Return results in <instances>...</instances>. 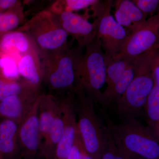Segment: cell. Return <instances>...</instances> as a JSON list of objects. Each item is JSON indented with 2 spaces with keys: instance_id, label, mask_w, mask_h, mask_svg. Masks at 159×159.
Listing matches in <instances>:
<instances>
[{
  "instance_id": "obj_1",
  "label": "cell",
  "mask_w": 159,
  "mask_h": 159,
  "mask_svg": "<svg viewBox=\"0 0 159 159\" xmlns=\"http://www.w3.org/2000/svg\"><path fill=\"white\" fill-rule=\"evenodd\" d=\"M77 45L70 48L68 44L61 48L49 53H40L43 80L55 97L75 93L77 73L84 54Z\"/></svg>"
},
{
  "instance_id": "obj_2",
  "label": "cell",
  "mask_w": 159,
  "mask_h": 159,
  "mask_svg": "<svg viewBox=\"0 0 159 159\" xmlns=\"http://www.w3.org/2000/svg\"><path fill=\"white\" fill-rule=\"evenodd\" d=\"M158 48L133 57V78L115 105L117 115L122 120L144 117L147 99L154 85L152 64L155 52Z\"/></svg>"
},
{
  "instance_id": "obj_3",
  "label": "cell",
  "mask_w": 159,
  "mask_h": 159,
  "mask_svg": "<svg viewBox=\"0 0 159 159\" xmlns=\"http://www.w3.org/2000/svg\"><path fill=\"white\" fill-rule=\"evenodd\" d=\"M107 126L117 148L123 153L142 159H159V137L137 119L114 124L105 115Z\"/></svg>"
},
{
  "instance_id": "obj_4",
  "label": "cell",
  "mask_w": 159,
  "mask_h": 159,
  "mask_svg": "<svg viewBox=\"0 0 159 159\" xmlns=\"http://www.w3.org/2000/svg\"><path fill=\"white\" fill-rule=\"evenodd\" d=\"M77 126L86 151L93 159H101L109 138V130L97 115L95 103L82 91L76 90Z\"/></svg>"
},
{
  "instance_id": "obj_5",
  "label": "cell",
  "mask_w": 159,
  "mask_h": 159,
  "mask_svg": "<svg viewBox=\"0 0 159 159\" xmlns=\"http://www.w3.org/2000/svg\"><path fill=\"white\" fill-rule=\"evenodd\" d=\"M106 78L105 55L96 36L85 47V53L77 73L75 91H82L97 105V103H100L102 94L101 89L105 84Z\"/></svg>"
},
{
  "instance_id": "obj_6",
  "label": "cell",
  "mask_w": 159,
  "mask_h": 159,
  "mask_svg": "<svg viewBox=\"0 0 159 159\" xmlns=\"http://www.w3.org/2000/svg\"><path fill=\"white\" fill-rule=\"evenodd\" d=\"M113 3L111 0H97L91 7L95 18L96 37L105 58L113 60L122 51L129 35L126 30L111 14Z\"/></svg>"
},
{
  "instance_id": "obj_7",
  "label": "cell",
  "mask_w": 159,
  "mask_h": 159,
  "mask_svg": "<svg viewBox=\"0 0 159 159\" xmlns=\"http://www.w3.org/2000/svg\"><path fill=\"white\" fill-rule=\"evenodd\" d=\"M16 30L28 34L40 53L53 52L68 44V34L49 9L36 13Z\"/></svg>"
},
{
  "instance_id": "obj_8",
  "label": "cell",
  "mask_w": 159,
  "mask_h": 159,
  "mask_svg": "<svg viewBox=\"0 0 159 159\" xmlns=\"http://www.w3.org/2000/svg\"><path fill=\"white\" fill-rule=\"evenodd\" d=\"M159 15L148 18L129 34L123 49L114 61L136 57L159 48Z\"/></svg>"
},
{
  "instance_id": "obj_9",
  "label": "cell",
  "mask_w": 159,
  "mask_h": 159,
  "mask_svg": "<svg viewBox=\"0 0 159 159\" xmlns=\"http://www.w3.org/2000/svg\"><path fill=\"white\" fill-rule=\"evenodd\" d=\"M40 96L19 125L18 139L21 159H36L40 157L41 145L38 112Z\"/></svg>"
},
{
  "instance_id": "obj_10",
  "label": "cell",
  "mask_w": 159,
  "mask_h": 159,
  "mask_svg": "<svg viewBox=\"0 0 159 159\" xmlns=\"http://www.w3.org/2000/svg\"><path fill=\"white\" fill-rule=\"evenodd\" d=\"M62 111L65 128L55 150L54 159H67L78 132L75 109V93L57 97Z\"/></svg>"
},
{
  "instance_id": "obj_11",
  "label": "cell",
  "mask_w": 159,
  "mask_h": 159,
  "mask_svg": "<svg viewBox=\"0 0 159 159\" xmlns=\"http://www.w3.org/2000/svg\"><path fill=\"white\" fill-rule=\"evenodd\" d=\"M52 13L61 27L69 36L77 41V45L81 48H85L94 40L97 34L94 22L92 24L84 16L70 11Z\"/></svg>"
},
{
  "instance_id": "obj_12",
  "label": "cell",
  "mask_w": 159,
  "mask_h": 159,
  "mask_svg": "<svg viewBox=\"0 0 159 159\" xmlns=\"http://www.w3.org/2000/svg\"><path fill=\"white\" fill-rule=\"evenodd\" d=\"M40 91L29 90L0 101V116L19 124L31 110L41 95Z\"/></svg>"
},
{
  "instance_id": "obj_13",
  "label": "cell",
  "mask_w": 159,
  "mask_h": 159,
  "mask_svg": "<svg viewBox=\"0 0 159 159\" xmlns=\"http://www.w3.org/2000/svg\"><path fill=\"white\" fill-rule=\"evenodd\" d=\"M18 69L22 79L40 89L43 74L40 53L37 48L22 56L18 62Z\"/></svg>"
},
{
  "instance_id": "obj_14",
  "label": "cell",
  "mask_w": 159,
  "mask_h": 159,
  "mask_svg": "<svg viewBox=\"0 0 159 159\" xmlns=\"http://www.w3.org/2000/svg\"><path fill=\"white\" fill-rule=\"evenodd\" d=\"M19 125L11 119H4L0 122V159L20 158Z\"/></svg>"
},
{
  "instance_id": "obj_15",
  "label": "cell",
  "mask_w": 159,
  "mask_h": 159,
  "mask_svg": "<svg viewBox=\"0 0 159 159\" xmlns=\"http://www.w3.org/2000/svg\"><path fill=\"white\" fill-rule=\"evenodd\" d=\"M116 21L127 31L128 34L147 19L132 1L117 0L113 3Z\"/></svg>"
},
{
  "instance_id": "obj_16",
  "label": "cell",
  "mask_w": 159,
  "mask_h": 159,
  "mask_svg": "<svg viewBox=\"0 0 159 159\" xmlns=\"http://www.w3.org/2000/svg\"><path fill=\"white\" fill-rule=\"evenodd\" d=\"M61 110L59 100L52 94L41 93L39 103V120L41 143Z\"/></svg>"
},
{
  "instance_id": "obj_17",
  "label": "cell",
  "mask_w": 159,
  "mask_h": 159,
  "mask_svg": "<svg viewBox=\"0 0 159 159\" xmlns=\"http://www.w3.org/2000/svg\"><path fill=\"white\" fill-rule=\"evenodd\" d=\"M64 128V120L61 108L47 136L42 142L40 149V157L46 159H54L55 150L62 137Z\"/></svg>"
},
{
  "instance_id": "obj_18",
  "label": "cell",
  "mask_w": 159,
  "mask_h": 159,
  "mask_svg": "<svg viewBox=\"0 0 159 159\" xmlns=\"http://www.w3.org/2000/svg\"><path fill=\"white\" fill-rule=\"evenodd\" d=\"M133 59L122 77L110 88L102 93L99 104L102 106L103 109L112 105H115L122 97L132 80L134 76Z\"/></svg>"
},
{
  "instance_id": "obj_19",
  "label": "cell",
  "mask_w": 159,
  "mask_h": 159,
  "mask_svg": "<svg viewBox=\"0 0 159 159\" xmlns=\"http://www.w3.org/2000/svg\"><path fill=\"white\" fill-rule=\"evenodd\" d=\"M36 48L28 34L19 30L6 33L0 38V50H14L25 54Z\"/></svg>"
},
{
  "instance_id": "obj_20",
  "label": "cell",
  "mask_w": 159,
  "mask_h": 159,
  "mask_svg": "<svg viewBox=\"0 0 159 159\" xmlns=\"http://www.w3.org/2000/svg\"><path fill=\"white\" fill-rule=\"evenodd\" d=\"M25 15L21 2L12 9L0 12V38L10 31L17 29L25 23Z\"/></svg>"
},
{
  "instance_id": "obj_21",
  "label": "cell",
  "mask_w": 159,
  "mask_h": 159,
  "mask_svg": "<svg viewBox=\"0 0 159 159\" xmlns=\"http://www.w3.org/2000/svg\"><path fill=\"white\" fill-rule=\"evenodd\" d=\"M148 126L159 137V86L154 85L147 99L144 111Z\"/></svg>"
},
{
  "instance_id": "obj_22",
  "label": "cell",
  "mask_w": 159,
  "mask_h": 159,
  "mask_svg": "<svg viewBox=\"0 0 159 159\" xmlns=\"http://www.w3.org/2000/svg\"><path fill=\"white\" fill-rule=\"evenodd\" d=\"M133 57L124 58L117 61L106 59L105 57L106 65L105 84H107L105 90L110 88L122 77V74L131 62Z\"/></svg>"
},
{
  "instance_id": "obj_23",
  "label": "cell",
  "mask_w": 159,
  "mask_h": 159,
  "mask_svg": "<svg viewBox=\"0 0 159 159\" xmlns=\"http://www.w3.org/2000/svg\"><path fill=\"white\" fill-rule=\"evenodd\" d=\"M97 0H64L57 1L51 6L50 11L53 13L61 11H79L92 6Z\"/></svg>"
},
{
  "instance_id": "obj_24",
  "label": "cell",
  "mask_w": 159,
  "mask_h": 159,
  "mask_svg": "<svg viewBox=\"0 0 159 159\" xmlns=\"http://www.w3.org/2000/svg\"><path fill=\"white\" fill-rule=\"evenodd\" d=\"M109 132L108 142L101 159H126L125 155L115 145L109 131Z\"/></svg>"
},
{
  "instance_id": "obj_25",
  "label": "cell",
  "mask_w": 159,
  "mask_h": 159,
  "mask_svg": "<svg viewBox=\"0 0 159 159\" xmlns=\"http://www.w3.org/2000/svg\"><path fill=\"white\" fill-rule=\"evenodd\" d=\"M142 12L150 16H153L154 13L158 7L159 0H133L132 1Z\"/></svg>"
},
{
  "instance_id": "obj_26",
  "label": "cell",
  "mask_w": 159,
  "mask_h": 159,
  "mask_svg": "<svg viewBox=\"0 0 159 159\" xmlns=\"http://www.w3.org/2000/svg\"><path fill=\"white\" fill-rule=\"evenodd\" d=\"M82 144V140L78 131L67 159H80V150Z\"/></svg>"
},
{
  "instance_id": "obj_27",
  "label": "cell",
  "mask_w": 159,
  "mask_h": 159,
  "mask_svg": "<svg viewBox=\"0 0 159 159\" xmlns=\"http://www.w3.org/2000/svg\"><path fill=\"white\" fill-rule=\"evenodd\" d=\"M152 71L155 85L159 86V51L157 49L154 54L152 64Z\"/></svg>"
},
{
  "instance_id": "obj_28",
  "label": "cell",
  "mask_w": 159,
  "mask_h": 159,
  "mask_svg": "<svg viewBox=\"0 0 159 159\" xmlns=\"http://www.w3.org/2000/svg\"><path fill=\"white\" fill-rule=\"evenodd\" d=\"M20 2L18 0H0V12L12 9Z\"/></svg>"
},
{
  "instance_id": "obj_29",
  "label": "cell",
  "mask_w": 159,
  "mask_h": 159,
  "mask_svg": "<svg viewBox=\"0 0 159 159\" xmlns=\"http://www.w3.org/2000/svg\"><path fill=\"white\" fill-rule=\"evenodd\" d=\"M124 154L125 155V157H126V159H142L140 158L139 157L131 156L125 154Z\"/></svg>"
},
{
  "instance_id": "obj_30",
  "label": "cell",
  "mask_w": 159,
  "mask_h": 159,
  "mask_svg": "<svg viewBox=\"0 0 159 159\" xmlns=\"http://www.w3.org/2000/svg\"><path fill=\"white\" fill-rule=\"evenodd\" d=\"M36 159H46L45 158H44L42 157H39L38 158Z\"/></svg>"
},
{
  "instance_id": "obj_31",
  "label": "cell",
  "mask_w": 159,
  "mask_h": 159,
  "mask_svg": "<svg viewBox=\"0 0 159 159\" xmlns=\"http://www.w3.org/2000/svg\"><path fill=\"white\" fill-rule=\"evenodd\" d=\"M21 159V158H18V159Z\"/></svg>"
}]
</instances>
